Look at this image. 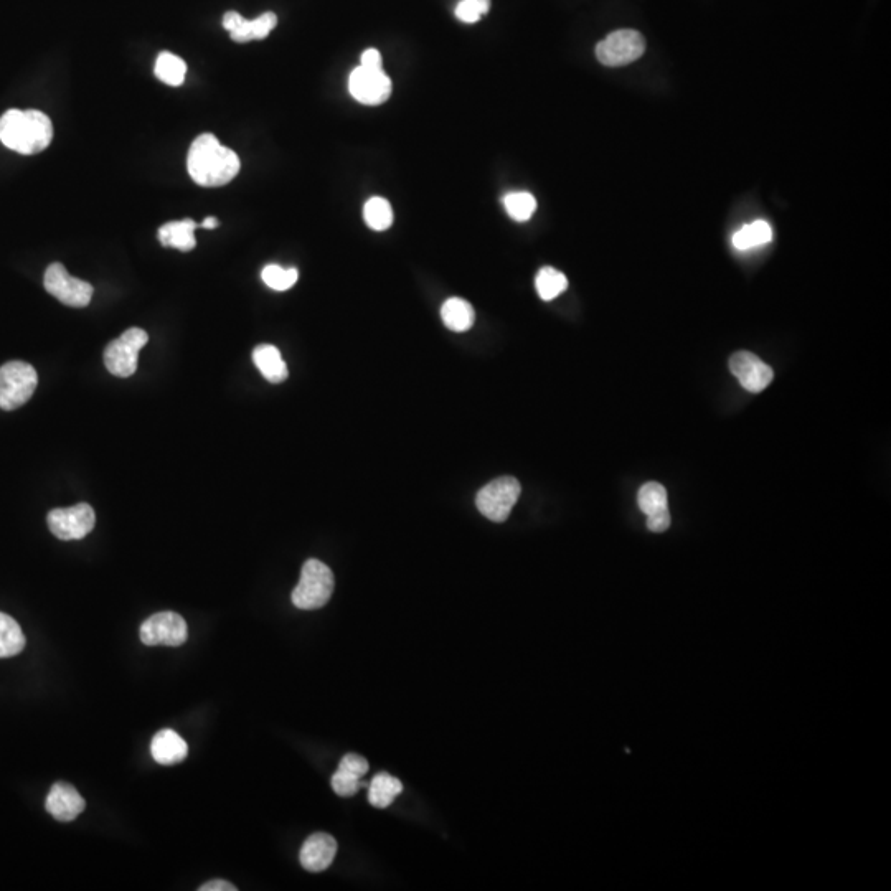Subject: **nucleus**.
I'll use <instances>...</instances> for the list:
<instances>
[{"label":"nucleus","instance_id":"3","mask_svg":"<svg viewBox=\"0 0 891 891\" xmlns=\"http://www.w3.org/2000/svg\"><path fill=\"white\" fill-rule=\"evenodd\" d=\"M334 573L326 563L319 560H307L302 566L301 580L294 588L293 604L304 611L324 608L334 593Z\"/></svg>","mask_w":891,"mask_h":891},{"label":"nucleus","instance_id":"11","mask_svg":"<svg viewBox=\"0 0 891 891\" xmlns=\"http://www.w3.org/2000/svg\"><path fill=\"white\" fill-rule=\"evenodd\" d=\"M392 90V80L388 78L383 68L373 70V68H365L360 65L350 73V95L354 96V99H357L359 103L378 106L390 98Z\"/></svg>","mask_w":891,"mask_h":891},{"label":"nucleus","instance_id":"1","mask_svg":"<svg viewBox=\"0 0 891 891\" xmlns=\"http://www.w3.org/2000/svg\"><path fill=\"white\" fill-rule=\"evenodd\" d=\"M240 157L223 146L213 134L198 136L189 149L187 169L195 184L202 187H223L240 172Z\"/></svg>","mask_w":891,"mask_h":891},{"label":"nucleus","instance_id":"23","mask_svg":"<svg viewBox=\"0 0 891 891\" xmlns=\"http://www.w3.org/2000/svg\"><path fill=\"white\" fill-rule=\"evenodd\" d=\"M24 647L25 636L19 623L9 614L0 613V659L17 656Z\"/></svg>","mask_w":891,"mask_h":891},{"label":"nucleus","instance_id":"19","mask_svg":"<svg viewBox=\"0 0 891 891\" xmlns=\"http://www.w3.org/2000/svg\"><path fill=\"white\" fill-rule=\"evenodd\" d=\"M253 362L268 382L281 383L288 378V365L281 357L278 347L274 345H258L253 350Z\"/></svg>","mask_w":891,"mask_h":891},{"label":"nucleus","instance_id":"32","mask_svg":"<svg viewBox=\"0 0 891 891\" xmlns=\"http://www.w3.org/2000/svg\"><path fill=\"white\" fill-rule=\"evenodd\" d=\"M200 891H236L235 885L225 882V880H213V882L205 883L198 888Z\"/></svg>","mask_w":891,"mask_h":891},{"label":"nucleus","instance_id":"20","mask_svg":"<svg viewBox=\"0 0 891 891\" xmlns=\"http://www.w3.org/2000/svg\"><path fill=\"white\" fill-rule=\"evenodd\" d=\"M198 225L194 220H180V222H169L162 225L159 230V241L162 246L167 248H175L180 251H192L197 245L195 240V230Z\"/></svg>","mask_w":891,"mask_h":891},{"label":"nucleus","instance_id":"7","mask_svg":"<svg viewBox=\"0 0 891 891\" xmlns=\"http://www.w3.org/2000/svg\"><path fill=\"white\" fill-rule=\"evenodd\" d=\"M646 40L637 30H616L596 47V57L604 66L629 65L644 55Z\"/></svg>","mask_w":891,"mask_h":891},{"label":"nucleus","instance_id":"12","mask_svg":"<svg viewBox=\"0 0 891 891\" xmlns=\"http://www.w3.org/2000/svg\"><path fill=\"white\" fill-rule=\"evenodd\" d=\"M730 370L746 392H763L773 382V368L750 352H736L731 355Z\"/></svg>","mask_w":891,"mask_h":891},{"label":"nucleus","instance_id":"6","mask_svg":"<svg viewBox=\"0 0 891 891\" xmlns=\"http://www.w3.org/2000/svg\"><path fill=\"white\" fill-rule=\"evenodd\" d=\"M149 335L146 330L131 327L121 337L109 342L104 349V365L114 377H132L137 370V355L147 344Z\"/></svg>","mask_w":891,"mask_h":891},{"label":"nucleus","instance_id":"15","mask_svg":"<svg viewBox=\"0 0 891 891\" xmlns=\"http://www.w3.org/2000/svg\"><path fill=\"white\" fill-rule=\"evenodd\" d=\"M86 801L71 784L55 783L48 792L45 809L48 814L60 822L75 821L85 811Z\"/></svg>","mask_w":891,"mask_h":891},{"label":"nucleus","instance_id":"4","mask_svg":"<svg viewBox=\"0 0 891 891\" xmlns=\"http://www.w3.org/2000/svg\"><path fill=\"white\" fill-rule=\"evenodd\" d=\"M38 375L30 363L7 362L0 367V408L14 411L24 406L37 390Z\"/></svg>","mask_w":891,"mask_h":891},{"label":"nucleus","instance_id":"24","mask_svg":"<svg viewBox=\"0 0 891 891\" xmlns=\"http://www.w3.org/2000/svg\"><path fill=\"white\" fill-rule=\"evenodd\" d=\"M773 238V231L769 227L768 222L764 220H756V222L745 225L741 230L736 231L733 236V246L736 250L746 251L756 246L766 245Z\"/></svg>","mask_w":891,"mask_h":891},{"label":"nucleus","instance_id":"21","mask_svg":"<svg viewBox=\"0 0 891 891\" xmlns=\"http://www.w3.org/2000/svg\"><path fill=\"white\" fill-rule=\"evenodd\" d=\"M441 319L444 326L453 332H466L474 326L476 312L469 302L461 297H451L441 307Z\"/></svg>","mask_w":891,"mask_h":891},{"label":"nucleus","instance_id":"30","mask_svg":"<svg viewBox=\"0 0 891 891\" xmlns=\"http://www.w3.org/2000/svg\"><path fill=\"white\" fill-rule=\"evenodd\" d=\"M491 10V0H461L456 7V17L464 24H476Z\"/></svg>","mask_w":891,"mask_h":891},{"label":"nucleus","instance_id":"27","mask_svg":"<svg viewBox=\"0 0 891 891\" xmlns=\"http://www.w3.org/2000/svg\"><path fill=\"white\" fill-rule=\"evenodd\" d=\"M535 286H537L538 296L542 297L543 301H553L555 297L565 293L568 288V279L558 269L547 266V268L538 271Z\"/></svg>","mask_w":891,"mask_h":891},{"label":"nucleus","instance_id":"26","mask_svg":"<svg viewBox=\"0 0 891 891\" xmlns=\"http://www.w3.org/2000/svg\"><path fill=\"white\" fill-rule=\"evenodd\" d=\"M363 218L368 227L385 231L393 225V208L387 198L372 197L363 207Z\"/></svg>","mask_w":891,"mask_h":891},{"label":"nucleus","instance_id":"14","mask_svg":"<svg viewBox=\"0 0 891 891\" xmlns=\"http://www.w3.org/2000/svg\"><path fill=\"white\" fill-rule=\"evenodd\" d=\"M278 25V17L274 12H264L258 19L246 20L235 10L223 15V27L230 33L231 40L236 43H248L263 40Z\"/></svg>","mask_w":891,"mask_h":891},{"label":"nucleus","instance_id":"17","mask_svg":"<svg viewBox=\"0 0 891 891\" xmlns=\"http://www.w3.org/2000/svg\"><path fill=\"white\" fill-rule=\"evenodd\" d=\"M368 773V761L355 753L345 755L337 773L332 776V789L340 797H352L365 786L362 778Z\"/></svg>","mask_w":891,"mask_h":891},{"label":"nucleus","instance_id":"5","mask_svg":"<svg viewBox=\"0 0 891 891\" xmlns=\"http://www.w3.org/2000/svg\"><path fill=\"white\" fill-rule=\"evenodd\" d=\"M520 482L515 477L505 476L482 487L476 497V505L486 519L492 522H505L519 500Z\"/></svg>","mask_w":891,"mask_h":891},{"label":"nucleus","instance_id":"31","mask_svg":"<svg viewBox=\"0 0 891 891\" xmlns=\"http://www.w3.org/2000/svg\"><path fill=\"white\" fill-rule=\"evenodd\" d=\"M360 65L365 66V68L380 70V68H383L382 53L375 50V48H368V50L362 53Z\"/></svg>","mask_w":891,"mask_h":891},{"label":"nucleus","instance_id":"25","mask_svg":"<svg viewBox=\"0 0 891 891\" xmlns=\"http://www.w3.org/2000/svg\"><path fill=\"white\" fill-rule=\"evenodd\" d=\"M154 73L157 78L169 86H180L187 75V65L182 58L174 53L162 52L156 60Z\"/></svg>","mask_w":891,"mask_h":891},{"label":"nucleus","instance_id":"9","mask_svg":"<svg viewBox=\"0 0 891 891\" xmlns=\"http://www.w3.org/2000/svg\"><path fill=\"white\" fill-rule=\"evenodd\" d=\"M139 634L146 646L179 647L187 641L189 629L180 614L164 611L146 619Z\"/></svg>","mask_w":891,"mask_h":891},{"label":"nucleus","instance_id":"18","mask_svg":"<svg viewBox=\"0 0 891 891\" xmlns=\"http://www.w3.org/2000/svg\"><path fill=\"white\" fill-rule=\"evenodd\" d=\"M152 758L156 763L162 766H172V764L184 761L189 755V746L182 740L179 733L174 730H161L152 738L151 743Z\"/></svg>","mask_w":891,"mask_h":891},{"label":"nucleus","instance_id":"33","mask_svg":"<svg viewBox=\"0 0 891 891\" xmlns=\"http://www.w3.org/2000/svg\"><path fill=\"white\" fill-rule=\"evenodd\" d=\"M218 225H220V222H218L217 218L208 217L205 218V220H203V222L200 223L198 227L207 228V230H213V228H217Z\"/></svg>","mask_w":891,"mask_h":891},{"label":"nucleus","instance_id":"2","mask_svg":"<svg viewBox=\"0 0 891 891\" xmlns=\"http://www.w3.org/2000/svg\"><path fill=\"white\" fill-rule=\"evenodd\" d=\"M53 139V124L37 109H9L0 118V142L12 151L33 156L45 151Z\"/></svg>","mask_w":891,"mask_h":891},{"label":"nucleus","instance_id":"8","mask_svg":"<svg viewBox=\"0 0 891 891\" xmlns=\"http://www.w3.org/2000/svg\"><path fill=\"white\" fill-rule=\"evenodd\" d=\"M43 286L47 293L57 297L65 306L86 307L93 297V286L83 279L73 278L62 263H53L48 266L43 276Z\"/></svg>","mask_w":891,"mask_h":891},{"label":"nucleus","instance_id":"28","mask_svg":"<svg viewBox=\"0 0 891 891\" xmlns=\"http://www.w3.org/2000/svg\"><path fill=\"white\" fill-rule=\"evenodd\" d=\"M504 207L515 222H528L537 210V200L528 192H510L504 197Z\"/></svg>","mask_w":891,"mask_h":891},{"label":"nucleus","instance_id":"10","mask_svg":"<svg viewBox=\"0 0 891 891\" xmlns=\"http://www.w3.org/2000/svg\"><path fill=\"white\" fill-rule=\"evenodd\" d=\"M48 528L60 540H81L95 528L96 515L88 504H76L68 509H53L47 517Z\"/></svg>","mask_w":891,"mask_h":891},{"label":"nucleus","instance_id":"22","mask_svg":"<svg viewBox=\"0 0 891 891\" xmlns=\"http://www.w3.org/2000/svg\"><path fill=\"white\" fill-rule=\"evenodd\" d=\"M401 792L403 784L400 779H396L392 774L380 773L368 784V802L377 809H387Z\"/></svg>","mask_w":891,"mask_h":891},{"label":"nucleus","instance_id":"29","mask_svg":"<svg viewBox=\"0 0 891 891\" xmlns=\"http://www.w3.org/2000/svg\"><path fill=\"white\" fill-rule=\"evenodd\" d=\"M261 278H263L264 284L274 291H288L297 283L299 273L296 268H283L279 264H268L261 271Z\"/></svg>","mask_w":891,"mask_h":891},{"label":"nucleus","instance_id":"16","mask_svg":"<svg viewBox=\"0 0 891 891\" xmlns=\"http://www.w3.org/2000/svg\"><path fill=\"white\" fill-rule=\"evenodd\" d=\"M337 855V840L326 832H316L302 845L299 860L307 872H324Z\"/></svg>","mask_w":891,"mask_h":891},{"label":"nucleus","instance_id":"13","mask_svg":"<svg viewBox=\"0 0 891 891\" xmlns=\"http://www.w3.org/2000/svg\"><path fill=\"white\" fill-rule=\"evenodd\" d=\"M637 504L647 517V528L651 532L662 533L670 527L669 499L667 491L659 482H647L637 494Z\"/></svg>","mask_w":891,"mask_h":891}]
</instances>
